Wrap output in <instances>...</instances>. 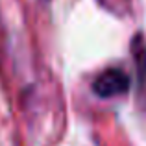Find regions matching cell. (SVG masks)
I'll use <instances>...</instances> for the list:
<instances>
[{"mask_svg":"<svg viewBox=\"0 0 146 146\" xmlns=\"http://www.w3.org/2000/svg\"><path fill=\"white\" fill-rule=\"evenodd\" d=\"M131 54L135 57V68H137V80H139V87L146 91V44L137 35L131 44Z\"/></svg>","mask_w":146,"mask_h":146,"instance_id":"obj_2","label":"cell"},{"mask_svg":"<svg viewBox=\"0 0 146 146\" xmlns=\"http://www.w3.org/2000/svg\"><path fill=\"white\" fill-rule=\"evenodd\" d=\"M129 83L131 80L122 68H107L93 82V93L98 98H113L128 93Z\"/></svg>","mask_w":146,"mask_h":146,"instance_id":"obj_1","label":"cell"},{"mask_svg":"<svg viewBox=\"0 0 146 146\" xmlns=\"http://www.w3.org/2000/svg\"><path fill=\"white\" fill-rule=\"evenodd\" d=\"M44 2H48V0H44Z\"/></svg>","mask_w":146,"mask_h":146,"instance_id":"obj_3","label":"cell"}]
</instances>
